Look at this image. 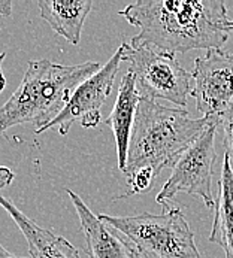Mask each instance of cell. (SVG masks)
I'll return each mask as SVG.
<instances>
[{
	"label": "cell",
	"mask_w": 233,
	"mask_h": 258,
	"mask_svg": "<svg viewBox=\"0 0 233 258\" xmlns=\"http://www.w3.org/2000/svg\"><path fill=\"white\" fill-rule=\"evenodd\" d=\"M209 242L217 243L226 252V258H233V169L226 155L218 179Z\"/></svg>",
	"instance_id": "obj_13"
},
{
	"label": "cell",
	"mask_w": 233,
	"mask_h": 258,
	"mask_svg": "<svg viewBox=\"0 0 233 258\" xmlns=\"http://www.w3.org/2000/svg\"><path fill=\"white\" fill-rule=\"evenodd\" d=\"M192 96L203 118L217 119L233 102V52L209 49L194 60Z\"/></svg>",
	"instance_id": "obj_8"
},
{
	"label": "cell",
	"mask_w": 233,
	"mask_h": 258,
	"mask_svg": "<svg viewBox=\"0 0 233 258\" xmlns=\"http://www.w3.org/2000/svg\"><path fill=\"white\" fill-rule=\"evenodd\" d=\"M0 206L9 214L24 234L32 258H81L77 248L68 239L40 227L24 215L9 199L0 196Z\"/></svg>",
	"instance_id": "obj_10"
},
{
	"label": "cell",
	"mask_w": 233,
	"mask_h": 258,
	"mask_svg": "<svg viewBox=\"0 0 233 258\" xmlns=\"http://www.w3.org/2000/svg\"><path fill=\"white\" fill-rule=\"evenodd\" d=\"M139 29L130 45L166 54L221 49L227 42V8L220 0H139L118 12Z\"/></svg>",
	"instance_id": "obj_1"
},
{
	"label": "cell",
	"mask_w": 233,
	"mask_h": 258,
	"mask_svg": "<svg viewBox=\"0 0 233 258\" xmlns=\"http://www.w3.org/2000/svg\"><path fill=\"white\" fill-rule=\"evenodd\" d=\"M121 61L123 51L120 46L114 52V55L105 63V66H102L96 74L90 75L87 79H84L72 91L71 99L63 108V111L35 133L40 135L46 130L57 128V132L65 136L75 122H79L84 128L97 127L102 121L100 109L112 91Z\"/></svg>",
	"instance_id": "obj_7"
},
{
	"label": "cell",
	"mask_w": 233,
	"mask_h": 258,
	"mask_svg": "<svg viewBox=\"0 0 233 258\" xmlns=\"http://www.w3.org/2000/svg\"><path fill=\"white\" fill-rule=\"evenodd\" d=\"M217 130L218 121L209 119L199 138L180 155L177 163L172 166L169 179L155 197L157 203L164 205L177 194L184 192L202 199L208 208H214L215 199L212 192V176L217 161Z\"/></svg>",
	"instance_id": "obj_6"
},
{
	"label": "cell",
	"mask_w": 233,
	"mask_h": 258,
	"mask_svg": "<svg viewBox=\"0 0 233 258\" xmlns=\"http://www.w3.org/2000/svg\"><path fill=\"white\" fill-rule=\"evenodd\" d=\"M68 194L75 206L81 230L85 239V252L90 258H141L138 251L129 242L115 236L106 224L94 215L82 199L72 189Z\"/></svg>",
	"instance_id": "obj_9"
},
{
	"label": "cell",
	"mask_w": 233,
	"mask_h": 258,
	"mask_svg": "<svg viewBox=\"0 0 233 258\" xmlns=\"http://www.w3.org/2000/svg\"><path fill=\"white\" fill-rule=\"evenodd\" d=\"M218 127L223 130V148H224V155L229 158L230 166L233 169V102L230 106L226 109V112L220 116Z\"/></svg>",
	"instance_id": "obj_14"
},
{
	"label": "cell",
	"mask_w": 233,
	"mask_h": 258,
	"mask_svg": "<svg viewBox=\"0 0 233 258\" xmlns=\"http://www.w3.org/2000/svg\"><path fill=\"white\" fill-rule=\"evenodd\" d=\"M102 66L96 61L65 66L51 60L29 61L17 91L0 108V136L14 125L36 124V130L54 119L72 91Z\"/></svg>",
	"instance_id": "obj_3"
},
{
	"label": "cell",
	"mask_w": 233,
	"mask_h": 258,
	"mask_svg": "<svg viewBox=\"0 0 233 258\" xmlns=\"http://www.w3.org/2000/svg\"><path fill=\"white\" fill-rule=\"evenodd\" d=\"M226 32H227V33L233 32V21H229V23H227V26H226Z\"/></svg>",
	"instance_id": "obj_19"
},
{
	"label": "cell",
	"mask_w": 233,
	"mask_h": 258,
	"mask_svg": "<svg viewBox=\"0 0 233 258\" xmlns=\"http://www.w3.org/2000/svg\"><path fill=\"white\" fill-rule=\"evenodd\" d=\"M0 258H26V257H20V255H15L12 252H9L2 243H0Z\"/></svg>",
	"instance_id": "obj_18"
},
{
	"label": "cell",
	"mask_w": 233,
	"mask_h": 258,
	"mask_svg": "<svg viewBox=\"0 0 233 258\" xmlns=\"http://www.w3.org/2000/svg\"><path fill=\"white\" fill-rule=\"evenodd\" d=\"M12 14V2L11 0H0V15L9 17Z\"/></svg>",
	"instance_id": "obj_16"
},
{
	"label": "cell",
	"mask_w": 233,
	"mask_h": 258,
	"mask_svg": "<svg viewBox=\"0 0 233 258\" xmlns=\"http://www.w3.org/2000/svg\"><path fill=\"white\" fill-rule=\"evenodd\" d=\"M158 215H99L100 221L124 234L141 258H200L194 233L180 208L161 205Z\"/></svg>",
	"instance_id": "obj_4"
},
{
	"label": "cell",
	"mask_w": 233,
	"mask_h": 258,
	"mask_svg": "<svg viewBox=\"0 0 233 258\" xmlns=\"http://www.w3.org/2000/svg\"><path fill=\"white\" fill-rule=\"evenodd\" d=\"M141 99L142 97L136 90L135 76L132 72L127 71V74H124V76L121 78V82L118 87V96H116L112 112L108 115V118L103 119V122L112 128L114 139H115L116 155H118V169L121 172L126 167L130 135H132L136 109H138Z\"/></svg>",
	"instance_id": "obj_11"
},
{
	"label": "cell",
	"mask_w": 233,
	"mask_h": 258,
	"mask_svg": "<svg viewBox=\"0 0 233 258\" xmlns=\"http://www.w3.org/2000/svg\"><path fill=\"white\" fill-rule=\"evenodd\" d=\"M208 122L209 118H194L186 109L167 108L155 100L141 99L130 135L124 175L148 169L158 176L161 170L177 163Z\"/></svg>",
	"instance_id": "obj_2"
},
{
	"label": "cell",
	"mask_w": 233,
	"mask_h": 258,
	"mask_svg": "<svg viewBox=\"0 0 233 258\" xmlns=\"http://www.w3.org/2000/svg\"><path fill=\"white\" fill-rule=\"evenodd\" d=\"M5 57H6V54H5V52H2V54H0V93H2V91L5 90V87H6V78H5L3 71H2V64H3Z\"/></svg>",
	"instance_id": "obj_17"
},
{
	"label": "cell",
	"mask_w": 233,
	"mask_h": 258,
	"mask_svg": "<svg viewBox=\"0 0 233 258\" xmlns=\"http://www.w3.org/2000/svg\"><path fill=\"white\" fill-rule=\"evenodd\" d=\"M123 61L135 76L136 90L142 99H161L184 108L192 94V72L186 71L173 55L155 51L153 46L121 45Z\"/></svg>",
	"instance_id": "obj_5"
},
{
	"label": "cell",
	"mask_w": 233,
	"mask_h": 258,
	"mask_svg": "<svg viewBox=\"0 0 233 258\" xmlns=\"http://www.w3.org/2000/svg\"><path fill=\"white\" fill-rule=\"evenodd\" d=\"M38 6L40 17L57 35L72 45L79 43L82 26L93 8L91 0H39Z\"/></svg>",
	"instance_id": "obj_12"
},
{
	"label": "cell",
	"mask_w": 233,
	"mask_h": 258,
	"mask_svg": "<svg viewBox=\"0 0 233 258\" xmlns=\"http://www.w3.org/2000/svg\"><path fill=\"white\" fill-rule=\"evenodd\" d=\"M15 178V173L9 169V167H5V166H0V191L3 188H6L8 185L12 184Z\"/></svg>",
	"instance_id": "obj_15"
}]
</instances>
